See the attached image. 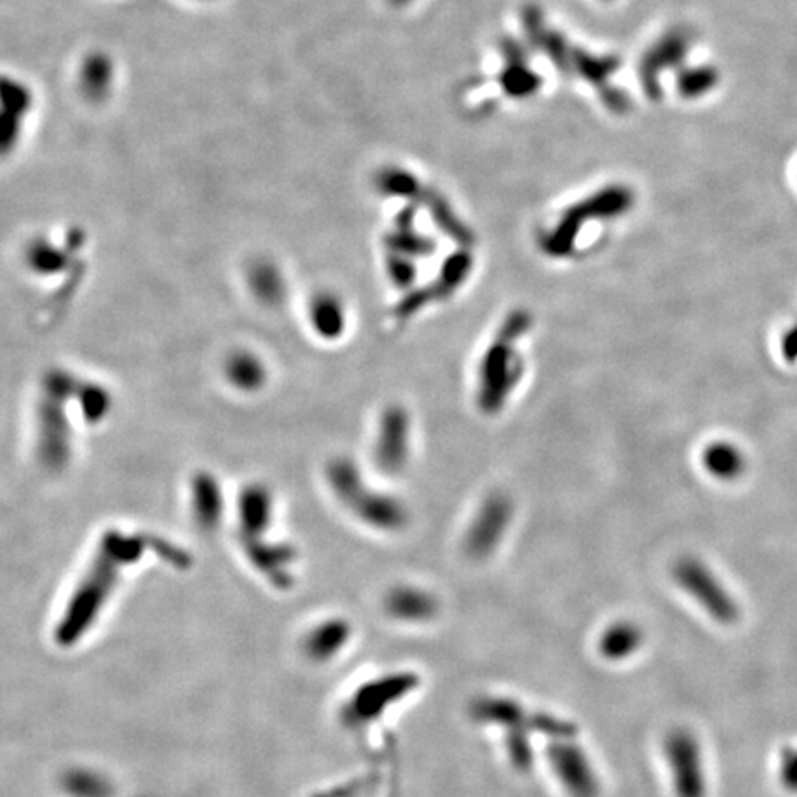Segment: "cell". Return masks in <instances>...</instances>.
Here are the masks:
<instances>
[{"label":"cell","instance_id":"cell-13","mask_svg":"<svg viewBox=\"0 0 797 797\" xmlns=\"http://www.w3.org/2000/svg\"><path fill=\"white\" fill-rule=\"evenodd\" d=\"M640 631L629 624H617L612 629H607V634L602 639V652L607 658H626L639 647Z\"/></svg>","mask_w":797,"mask_h":797},{"label":"cell","instance_id":"cell-12","mask_svg":"<svg viewBox=\"0 0 797 797\" xmlns=\"http://www.w3.org/2000/svg\"><path fill=\"white\" fill-rule=\"evenodd\" d=\"M348 639V626L344 623L323 624L307 640V652L316 659H327L338 652L337 648Z\"/></svg>","mask_w":797,"mask_h":797},{"label":"cell","instance_id":"cell-7","mask_svg":"<svg viewBox=\"0 0 797 797\" xmlns=\"http://www.w3.org/2000/svg\"><path fill=\"white\" fill-rule=\"evenodd\" d=\"M667 755L680 797H704V770L696 740L683 731L670 735Z\"/></svg>","mask_w":797,"mask_h":797},{"label":"cell","instance_id":"cell-6","mask_svg":"<svg viewBox=\"0 0 797 797\" xmlns=\"http://www.w3.org/2000/svg\"><path fill=\"white\" fill-rule=\"evenodd\" d=\"M410 454V420L405 408L391 407L383 413L378 425L375 460L386 472L401 471Z\"/></svg>","mask_w":797,"mask_h":797},{"label":"cell","instance_id":"cell-16","mask_svg":"<svg viewBox=\"0 0 797 797\" xmlns=\"http://www.w3.org/2000/svg\"><path fill=\"white\" fill-rule=\"evenodd\" d=\"M506 88L513 94L526 93L534 88V78L521 69L510 70L506 75Z\"/></svg>","mask_w":797,"mask_h":797},{"label":"cell","instance_id":"cell-3","mask_svg":"<svg viewBox=\"0 0 797 797\" xmlns=\"http://www.w3.org/2000/svg\"><path fill=\"white\" fill-rule=\"evenodd\" d=\"M674 577L681 588L698 600L705 612L710 613L718 623H733L739 615L737 604L722 588V583L698 559H681L675 565Z\"/></svg>","mask_w":797,"mask_h":797},{"label":"cell","instance_id":"cell-19","mask_svg":"<svg viewBox=\"0 0 797 797\" xmlns=\"http://www.w3.org/2000/svg\"><path fill=\"white\" fill-rule=\"evenodd\" d=\"M394 2H407V0H394Z\"/></svg>","mask_w":797,"mask_h":797},{"label":"cell","instance_id":"cell-4","mask_svg":"<svg viewBox=\"0 0 797 797\" xmlns=\"http://www.w3.org/2000/svg\"><path fill=\"white\" fill-rule=\"evenodd\" d=\"M513 504L506 496L493 493L483 501L467 532V550L471 556L483 558L496 550L512 521Z\"/></svg>","mask_w":797,"mask_h":797},{"label":"cell","instance_id":"cell-10","mask_svg":"<svg viewBox=\"0 0 797 797\" xmlns=\"http://www.w3.org/2000/svg\"><path fill=\"white\" fill-rule=\"evenodd\" d=\"M704 467L715 478L720 480H735L745 469V458L739 447L733 443L715 442L705 448L702 456Z\"/></svg>","mask_w":797,"mask_h":797},{"label":"cell","instance_id":"cell-5","mask_svg":"<svg viewBox=\"0 0 797 797\" xmlns=\"http://www.w3.org/2000/svg\"><path fill=\"white\" fill-rule=\"evenodd\" d=\"M626 205L628 202L623 194L612 193L599 196L588 204L580 205L577 209L569 210L565 220L554 229L553 234L548 235V239H545V251L553 257L569 255L585 218L617 215Z\"/></svg>","mask_w":797,"mask_h":797},{"label":"cell","instance_id":"cell-14","mask_svg":"<svg viewBox=\"0 0 797 797\" xmlns=\"http://www.w3.org/2000/svg\"><path fill=\"white\" fill-rule=\"evenodd\" d=\"M257 294L266 303H277L285 297V281L274 264H261L257 270Z\"/></svg>","mask_w":797,"mask_h":797},{"label":"cell","instance_id":"cell-17","mask_svg":"<svg viewBox=\"0 0 797 797\" xmlns=\"http://www.w3.org/2000/svg\"><path fill=\"white\" fill-rule=\"evenodd\" d=\"M781 774H783V783L797 792V751H790L785 756V761L781 763Z\"/></svg>","mask_w":797,"mask_h":797},{"label":"cell","instance_id":"cell-2","mask_svg":"<svg viewBox=\"0 0 797 797\" xmlns=\"http://www.w3.org/2000/svg\"><path fill=\"white\" fill-rule=\"evenodd\" d=\"M329 480L338 499L375 528L397 530L407 521V512L396 499L366 489L361 471L350 460L331 464Z\"/></svg>","mask_w":797,"mask_h":797},{"label":"cell","instance_id":"cell-9","mask_svg":"<svg viewBox=\"0 0 797 797\" xmlns=\"http://www.w3.org/2000/svg\"><path fill=\"white\" fill-rule=\"evenodd\" d=\"M310 323L321 338L337 340L345 331V307L332 292H321L310 303Z\"/></svg>","mask_w":797,"mask_h":797},{"label":"cell","instance_id":"cell-8","mask_svg":"<svg viewBox=\"0 0 797 797\" xmlns=\"http://www.w3.org/2000/svg\"><path fill=\"white\" fill-rule=\"evenodd\" d=\"M554 766L559 774V779H563L565 786L577 794L578 797L593 796L596 790V779H594L593 770L589 768L588 759L582 751L574 748H565L561 745L554 753Z\"/></svg>","mask_w":797,"mask_h":797},{"label":"cell","instance_id":"cell-18","mask_svg":"<svg viewBox=\"0 0 797 797\" xmlns=\"http://www.w3.org/2000/svg\"><path fill=\"white\" fill-rule=\"evenodd\" d=\"M781 353L790 364L797 361V326L785 332V337L781 340Z\"/></svg>","mask_w":797,"mask_h":797},{"label":"cell","instance_id":"cell-11","mask_svg":"<svg viewBox=\"0 0 797 797\" xmlns=\"http://www.w3.org/2000/svg\"><path fill=\"white\" fill-rule=\"evenodd\" d=\"M388 610L397 618L423 620L434 613L436 602L421 589L399 588L388 596Z\"/></svg>","mask_w":797,"mask_h":797},{"label":"cell","instance_id":"cell-15","mask_svg":"<svg viewBox=\"0 0 797 797\" xmlns=\"http://www.w3.org/2000/svg\"><path fill=\"white\" fill-rule=\"evenodd\" d=\"M264 369H262L261 362L253 358V356H246L242 361L235 362V378L239 380L240 385L255 390L262 385L264 380Z\"/></svg>","mask_w":797,"mask_h":797},{"label":"cell","instance_id":"cell-1","mask_svg":"<svg viewBox=\"0 0 797 797\" xmlns=\"http://www.w3.org/2000/svg\"><path fill=\"white\" fill-rule=\"evenodd\" d=\"M530 323L532 320L524 310L508 316L497 332L496 342L483 353L478 372V402L483 412H499L519 385L523 361L513 345L528 331Z\"/></svg>","mask_w":797,"mask_h":797}]
</instances>
